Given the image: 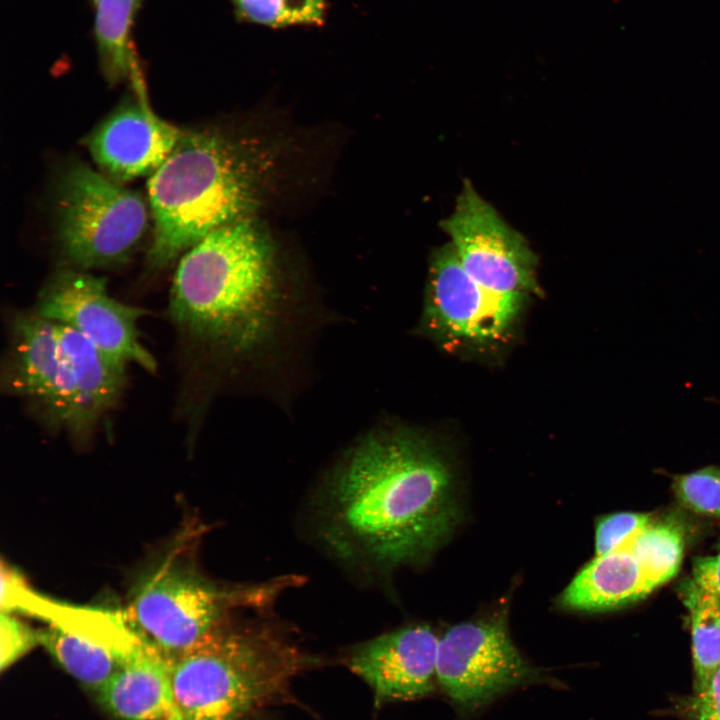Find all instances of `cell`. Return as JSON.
I'll use <instances>...</instances> for the list:
<instances>
[{"instance_id": "obj_6", "label": "cell", "mask_w": 720, "mask_h": 720, "mask_svg": "<svg viewBox=\"0 0 720 720\" xmlns=\"http://www.w3.org/2000/svg\"><path fill=\"white\" fill-rule=\"evenodd\" d=\"M57 215L62 253L80 270L127 260L148 225L138 193L83 163L72 164L62 176Z\"/></svg>"}, {"instance_id": "obj_3", "label": "cell", "mask_w": 720, "mask_h": 720, "mask_svg": "<svg viewBox=\"0 0 720 720\" xmlns=\"http://www.w3.org/2000/svg\"><path fill=\"white\" fill-rule=\"evenodd\" d=\"M231 616L170 661L179 720H240L279 695L306 664L280 625Z\"/></svg>"}, {"instance_id": "obj_5", "label": "cell", "mask_w": 720, "mask_h": 720, "mask_svg": "<svg viewBox=\"0 0 720 720\" xmlns=\"http://www.w3.org/2000/svg\"><path fill=\"white\" fill-rule=\"evenodd\" d=\"M193 533L184 532L136 581L128 618L143 640L169 661L199 643L238 609H266L297 579L223 586L198 569Z\"/></svg>"}, {"instance_id": "obj_16", "label": "cell", "mask_w": 720, "mask_h": 720, "mask_svg": "<svg viewBox=\"0 0 720 720\" xmlns=\"http://www.w3.org/2000/svg\"><path fill=\"white\" fill-rule=\"evenodd\" d=\"M652 592L632 552L616 550L587 563L564 589L563 607L577 611L616 608Z\"/></svg>"}, {"instance_id": "obj_23", "label": "cell", "mask_w": 720, "mask_h": 720, "mask_svg": "<svg viewBox=\"0 0 720 720\" xmlns=\"http://www.w3.org/2000/svg\"><path fill=\"white\" fill-rule=\"evenodd\" d=\"M653 519L649 514L622 512L606 516L595 531V554L603 555L626 548Z\"/></svg>"}, {"instance_id": "obj_11", "label": "cell", "mask_w": 720, "mask_h": 720, "mask_svg": "<svg viewBox=\"0 0 720 720\" xmlns=\"http://www.w3.org/2000/svg\"><path fill=\"white\" fill-rule=\"evenodd\" d=\"M11 344L5 375L8 391L31 400L52 425L85 436L55 323L36 312L20 314L13 321Z\"/></svg>"}, {"instance_id": "obj_24", "label": "cell", "mask_w": 720, "mask_h": 720, "mask_svg": "<svg viewBox=\"0 0 720 720\" xmlns=\"http://www.w3.org/2000/svg\"><path fill=\"white\" fill-rule=\"evenodd\" d=\"M0 668L8 669L35 646L40 645L39 629L10 612L1 611L0 616Z\"/></svg>"}, {"instance_id": "obj_9", "label": "cell", "mask_w": 720, "mask_h": 720, "mask_svg": "<svg viewBox=\"0 0 720 720\" xmlns=\"http://www.w3.org/2000/svg\"><path fill=\"white\" fill-rule=\"evenodd\" d=\"M35 312L74 329L125 363L149 373L157 370L155 358L140 341L137 324L145 311L112 298L103 277L76 268L58 271L41 289Z\"/></svg>"}, {"instance_id": "obj_18", "label": "cell", "mask_w": 720, "mask_h": 720, "mask_svg": "<svg viewBox=\"0 0 720 720\" xmlns=\"http://www.w3.org/2000/svg\"><path fill=\"white\" fill-rule=\"evenodd\" d=\"M100 66L110 83L131 79L138 70L131 29L143 0H91Z\"/></svg>"}, {"instance_id": "obj_25", "label": "cell", "mask_w": 720, "mask_h": 720, "mask_svg": "<svg viewBox=\"0 0 720 720\" xmlns=\"http://www.w3.org/2000/svg\"><path fill=\"white\" fill-rule=\"evenodd\" d=\"M697 720H720V667L694 702Z\"/></svg>"}, {"instance_id": "obj_12", "label": "cell", "mask_w": 720, "mask_h": 720, "mask_svg": "<svg viewBox=\"0 0 720 720\" xmlns=\"http://www.w3.org/2000/svg\"><path fill=\"white\" fill-rule=\"evenodd\" d=\"M438 640L427 626L404 627L353 649L347 665L369 685L378 701L423 698L438 684Z\"/></svg>"}, {"instance_id": "obj_21", "label": "cell", "mask_w": 720, "mask_h": 720, "mask_svg": "<svg viewBox=\"0 0 720 720\" xmlns=\"http://www.w3.org/2000/svg\"><path fill=\"white\" fill-rule=\"evenodd\" d=\"M238 23L272 29L293 26L321 27L325 24L328 0H230Z\"/></svg>"}, {"instance_id": "obj_7", "label": "cell", "mask_w": 720, "mask_h": 720, "mask_svg": "<svg viewBox=\"0 0 720 720\" xmlns=\"http://www.w3.org/2000/svg\"><path fill=\"white\" fill-rule=\"evenodd\" d=\"M438 685L463 714L523 687L554 684L514 645L502 619L456 624L438 640Z\"/></svg>"}, {"instance_id": "obj_4", "label": "cell", "mask_w": 720, "mask_h": 720, "mask_svg": "<svg viewBox=\"0 0 720 720\" xmlns=\"http://www.w3.org/2000/svg\"><path fill=\"white\" fill-rule=\"evenodd\" d=\"M152 268L171 263L212 231L246 218L256 203V177L241 151L211 131L183 132L147 182Z\"/></svg>"}, {"instance_id": "obj_8", "label": "cell", "mask_w": 720, "mask_h": 720, "mask_svg": "<svg viewBox=\"0 0 720 720\" xmlns=\"http://www.w3.org/2000/svg\"><path fill=\"white\" fill-rule=\"evenodd\" d=\"M464 270L487 291L525 300L539 292L537 259L527 240L465 181L440 223Z\"/></svg>"}, {"instance_id": "obj_15", "label": "cell", "mask_w": 720, "mask_h": 720, "mask_svg": "<svg viewBox=\"0 0 720 720\" xmlns=\"http://www.w3.org/2000/svg\"><path fill=\"white\" fill-rule=\"evenodd\" d=\"M72 375L85 436L115 407L125 388L126 364L74 329L55 323Z\"/></svg>"}, {"instance_id": "obj_1", "label": "cell", "mask_w": 720, "mask_h": 720, "mask_svg": "<svg viewBox=\"0 0 720 720\" xmlns=\"http://www.w3.org/2000/svg\"><path fill=\"white\" fill-rule=\"evenodd\" d=\"M317 504L320 536L345 563L385 570L417 562L460 520L453 471L407 428L370 432L333 468Z\"/></svg>"}, {"instance_id": "obj_17", "label": "cell", "mask_w": 720, "mask_h": 720, "mask_svg": "<svg viewBox=\"0 0 720 720\" xmlns=\"http://www.w3.org/2000/svg\"><path fill=\"white\" fill-rule=\"evenodd\" d=\"M39 639L40 645L70 675L96 692L132 655L122 654L54 623L39 629Z\"/></svg>"}, {"instance_id": "obj_22", "label": "cell", "mask_w": 720, "mask_h": 720, "mask_svg": "<svg viewBox=\"0 0 720 720\" xmlns=\"http://www.w3.org/2000/svg\"><path fill=\"white\" fill-rule=\"evenodd\" d=\"M673 488L691 510L720 517V467H706L678 476Z\"/></svg>"}, {"instance_id": "obj_13", "label": "cell", "mask_w": 720, "mask_h": 720, "mask_svg": "<svg viewBox=\"0 0 720 720\" xmlns=\"http://www.w3.org/2000/svg\"><path fill=\"white\" fill-rule=\"evenodd\" d=\"M111 113L88 138L95 162L117 182L152 174L169 156L182 131L148 106L144 88Z\"/></svg>"}, {"instance_id": "obj_20", "label": "cell", "mask_w": 720, "mask_h": 720, "mask_svg": "<svg viewBox=\"0 0 720 720\" xmlns=\"http://www.w3.org/2000/svg\"><path fill=\"white\" fill-rule=\"evenodd\" d=\"M626 548L634 555L653 591L677 573L683 555L684 536L678 524L653 520Z\"/></svg>"}, {"instance_id": "obj_10", "label": "cell", "mask_w": 720, "mask_h": 720, "mask_svg": "<svg viewBox=\"0 0 720 720\" xmlns=\"http://www.w3.org/2000/svg\"><path fill=\"white\" fill-rule=\"evenodd\" d=\"M524 303L480 286L464 270L450 242L432 253L424 324L435 336L474 345L496 343L512 327Z\"/></svg>"}, {"instance_id": "obj_26", "label": "cell", "mask_w": 720, "mask_h": 720, "mask_svg": "<svg viewBox=\"0 0 720 720\" xmlns=\"http://www.w3.org/2000/svg\"><path fill=\"white\" fill-rule=\"evenodd\" d=\"M692 580L702 589L720 597V552L697 559Z\"/></svg>"}, {"instance_id": "obj_14", "label": "cell", "mask_w": 720, "mask_h": 720, "mask_svg": "<svg viewBox=\"0 0 720 720\" xmlns=\"http://www.w3.org/2000/svg\"><path fill=\"white\" fill-rule=\"evenodd\" d=\"M169 664L146 643L97 692L100 704L120 720H179Z\"/></svg>"}, {"instance_id": "obj_19", "label": "cell", "mask_w": 720, "mask_h": 720, "mask_svg": "<svg viewBox=\"0 0 720 720\" xmlns=\"http://www.w3.org/2000/svg\"><path fill=\"white\" fill-rule=\"evenodd\" d=\"M690 612L696 691H702L720 667V597L691 580L684 591Z\"/></svg>"}, {"instance_id": "obj_2", "label": "cell", "mask_w": 720, "mask_h": 720, "mask_svg": "<svg viewBox=\"0 0 720 720\" xmlns=\"http://www.w3.org/2000/svg\"><path fill=\"white\" fill-rule=\"evenodd\" d=\"M286 306L270 244L247 217L187 250L169 297V314L180 330L239 357L272 339Z\"/></svg>"}]
</instances>
